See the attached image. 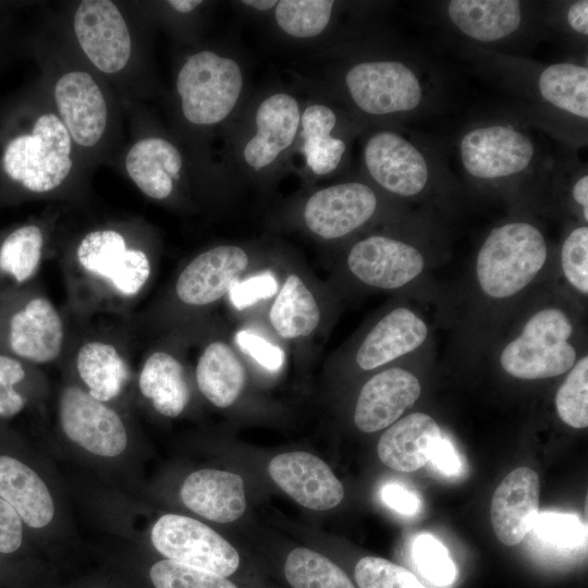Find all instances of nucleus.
Here are the masks:
<instances>
[{
  "label": "nucleus",
  "mask_w": 588,
  "mask_h": 588,
  "mask_svg": "<svg viewBox=\"0 0 588 588\" xmlns=\"http://www.w3.org/2000/svg\"><path fill=\"white\" fill-rule=\"evenodd\" d=\"M127 249L120 232L97 230L83 237L76 256L84 270L110 282L124 261Z\"/></svg>",
  "instance_id": "72a5a7b5"
},
{
  "label": "nucleus",
  "mask_w": 588,
  "mask_h": 588,
  "mask_svg": "<svg viewBox=\"0 0 588 588\" xmlns=\"http://www.w3.org/2000/svg\"><path fill=\"white\" fill-rule=\"evenodd\" d=\"M336 114L328 106L313 103L301 115L302 151L309 170L317 175L333 172L346 149L341 138L332 136Z\"/></svg>",
  "instance_id": "c85d7f7f"
},
{
  "label": "nucleus",
  "mask_w": 588,
  "mask_h": 588,
  "mask_svg": "<svg viewBox=\"0 0 588 588\" xmlns=\"http://www.w3.org/2000/svg\"><path fill=\"white\" fill-rule=\"evenodd\" d=\"M548 259L542 232L525 221L509 222L490 231L476 258V279L493 299L510 298L541 271Z\"/></svg>",
  "instance_id": "f257e3e1"
},
{
  "label": "nucleus",
  "mask_w": 588,
  "mask_h": 588,
  "mask_svg": "<svg viewBox=\"0 0 588 588\" xmlns=\"http://www.w3.org/2000/svg\"><path fill=\"white\" fill-rule=\"evenodd\" d=\"M59 414L65 436L88 452L112 457L126 448V430L119 415L88 392L77 387L65 388Z\"/></svg>",
  "instance_id": "6e6552de"
},
{
  "label": "nucleus",
  "mask_w": 588,
  "mask_h": 588,
  "mask_svg": "<svg viewBox=\"0 0 588 588\" xmlns=\"http://www.w3.org/2000/svg\"><path fill=\"white\" fill-rule=\"evenodd\" d=\"M72 142L58 115L42 113L29 131L7 140L1 152L2 170L25 191L50 192L64 182L72 169Z\"/></svg>",
  "instance_id": "f03ea898"
},
{
  "label": "nucleus",
  "mask_w": 588,
  "mask_h": 588,
  "mask_svg": "<svg viewBox=\"0 0 588 588\" xmlns=\"http://www.w3.org/2000/svg\"><path fill=\"white\" fill-rule=\"evenodd\" d=\"M566 19L573 30L580 35H588V1L580 0L569 5Z\"/></svg>",
  "instance_id": "8fccbe9b"
},
{
  "label": "nucleus",
  "mask_w": 588,
  "mask_h": 588,
  "mask_svg": "<svg viewBox=\"0 0 588 588\" xmlns=\"http://www.w3.org/2000/svg\"><path fill=\"white\" fill-rule=\"evenodd\" d=\"M412 554L419 572L431 584L445 587L454 581L455 565L446 549L433 536H418L413 542Z\"/></svg>",
  "instance_id": "58836bf2"
},
{
  "label": "nucleus",
  "mask_w": 588,
  "mask_h": 588,
  "mask_svg": "<svg viewBox=\"0 0 588 588\" xmlns=\"http://www.w3.org/2000/svg\"><path fill=\"white\" fill-rule=\"evenodd\" d=\"M540 481L528 467L510 471L494 490L490 517L497 538L505 546L519 543L532 530L539 514Z\"/></svg>",
  "instance_id": "a211bd4d"
},
{
  "label": "nucleus",
  "mask_w": 588,
  "mask_h": 588,
  "mask_svg": "<svg viewBox=\"0 0 588 588\" xmlns=\"http://www.w3.org/2000/svg\"><path fill=\"white\" fill-rule=\"evenodd\" d=\"M333 5L329 0H281L275 5L274 17L285 34L311 38L326 29Z\"/></svg>",
  "instance_id": "f704fd0d"
},
{
  "label": "nucleus",
  "mask_w": 588,
  "mask_h": 588,
  "mask_svg": "<svg viewBox=\"0 0 588 588\" xmlns=\"http://www.w3.org/2000/svg\"><path fill=\"white\" fill-rule=\"evenodd\" d=\"M243 89V73L232 58L211 50L189 56L176 76L184 118L194 125L210 126L234 110Z\"/></svg>",
  "instance_id": "20e7f679"
},
{
  "label": "nucleus",
  "mask_w": 588,
  "mask_h": 588,
  "mask_svg": "<svg viewBox=\"0 0 588 588\" xmlns=\"http://www.w3.org/2000/svg\"><path fill=\"white\" fill-rule=\"evenodd\" d=\"M22 519L15 510L0 498V552L12 553L22 544Z\"/></svg>",
  "instance_id": "49530a36"
},
{
  "label": "nucleus",
  "mask_w": 588,
  "mask_h": 588,
  "mask_svg": "<svg viewBox=\"0 0 588 588\" xmlns=\"http://www.w3.org/2000/svg\"><path fill=\"white\" fill-rule=\"evenodd\" d=\"M345 85L354 103L371 115L412 111L422 98L417 75L399 61L354 64L345 74Z\"/></svg>",
  "instance_id": "0eeeda50"
},
{
  "label": "nucleus",
  "mask_w": 588,
  "mask_h": 588,
  "mask_svg": "<svg viewBox=\"0 0 588 588\" xmlns=\"http://www.w3.org/2000/svg\"><path fill=\"white\" fill-rule=\"evenodd\" d=\"M59 118L72 140L93 147L101 139L108 123V107L95 78L85 71L61 75L53 89Z\"/></svg>",
  "instance_id": "dca6fc26"
},
{
  "label": "nucleus",
  "mask_w": 588,
  "mask_h": 588,
  "mask_svg": "<svg viewBox=\"0 0 588 588\" xmlns=\"http://www.w3.org/2000/svg\"><path fill=\"white\" fill-rule=\"evenodd\" d=\"M196 381L199 391L211 404L226 408L241 395L246 372L231 345L217 340L201 352L196 365Z\"/></svg>",
  "instance_id": "a878e982"
},
{
  "label": "nucleus",
  "mask_w": 588,
  "mask_h": 588,
  "mask_svg": "<svg viewBox=\"0 0 588 588\" xmlns=\"http://www.w3.org/2000/svg\"><path fill=\"white\" fill-rule=\"evenodd\" d=\"M561 267L568 284L580 294H588V228L569 232L561 248Z\"/></svg>",
  "instance_id": "ea45409f"
},
{
  "label": "nucleus",
  "mask_w": 588,
  "mask_h": 588,
  "mask_svg": "<svg viewBox=\"0 0 588 588\" xmlns=\"http://www.w3.org/2000/svg\"><path fill=\"white\" fill-rule=\"evenodd\" d=\"M249 265L246 250L237 245H218L192 259L175 283L177 298L185 305H211L229 293Z\"/></svg>",
  "instance_id": "2eb2a0df"
},
{
  "label": "nucleus",
  "mask_w": 588,
  "mask_h": 588,
  "mask_svg": "<svg viewBox=\"0 0 588 588\" xmlns=\"http://www.w3.org/2000/svg\"><path fill=\"white\" fill-rule=\"evenodd\" d=\"M284 574L292 588H355L336 564L307 548H296L289 553Z\"/></svg>",
  "instance_id": "473e14b6"
},
{
  "label": "nucleus",
  "mask_w": 588,
  "mask_h": 588,
  "mask_svg": "<svg viewBox=\"0 0 588 588\" xmlns=\"http://www.w3.org/2000/svg\"><path fill=\"white\" fill-rule=\"evenodd\" d=\"M0 498L29 527H45L53 518V501L41 478L24 463L5 455L0 456Z\"/></svg>",
  "instance_id": "b1692460"
},
{
  "label": "nucleus",
  "mask_w": 588,
  "mask_h": 588,
  "mask_svg": "<svg viewBox=\"0 0 588 588\" xmlns=\"http://www.w3.org/2000/svg\"><path fill=\"white\" fill-rule=\"evenodd\" d=\"M201 3L200 0H170L168 4L177 12L189 13Z\"/></svg>",
  "instance_id": "603ef678"
},
{
  "label": "nucleus",
  "mask_w": 588,
  "mask_h": 588,
  "mask_svg": "<svg viewBox=\"0 0 588 588\" xmlns=\"http://www.w3.org/2000/svg\"><path fill=\"white\" fill-rule=\"evenodd\" d=\"M446 11L460 32L481 42L506 38L522 23V3L514 0H453Z\"/></svg>",
  "instance_id": "393cba45"
},
{
  "label": "nucleus",
  "mask_w": 588,
  "mask_h": 588,
  "mask_svg": "<svg viewBox=\"0 0 588 588\" xmlns=\"http://www.w3.org/2000/svg\"><path fill=\"white\" fill-rule=\"evenodd\" d=\"M277 278L270 272H261L246 279L236 280L229 290V298L235 309H246L260 301L274 296L279 290Z\"/></svg>",
  "instance_id": "37998d69"
},
{
  "label": "nucleus",
  "mask_w": 588,
  "mask_h": 588,
  "mask_svg": "<svg viewBox=\"0 0 588 588\" xmlns=\"http://www.w3.org/2000/svg\"><path fill=\"white\" fill-rule=\"evenodd\" d=\"M377 206V196L368 185L345 182L313 193L305 203L303 218L316 236L338 240L368 222Z\"/></svg>",
  "instance_id": "f8f14e48"
},
{
  "label": "nucleus",
  "mask_w": 588,
  "mask_h": 588,
  "mask_svg": "<svg viewBox=\"0 0 588 588\" xmlns=\"http://www.w3.org/2000/svg\"><path fill=\"white\" fill-rule=\"evenodd\" d=\"M430 462L440 473L446 476L458 474L462 466L453 445L449 440L443 438L433 448Z\"/></svg>",
  "instance_id": "09e8293b"
},
{
  "label": "nucleus",
  "mask_w": 588,
  "mask_h": 588,
  "mask_svg": "<svg viewBox=\"0 0 588 588\" xmlns=\"http://www.w3.org/2000/svg\"><path fill=\"white\" fill-rule=\"evenodd\" d=\"M63 341L62 318L48 298L0 292V352L24 363L47 364L60 355Z\"/></svg>",
  "instance_id": "39448f33"
},
{
  "label": "nucleus",
  "mask_w": 588,
  "mask_h": 588,
  "mask_svg": "<svg viewBox=\"0 0 588 588\" xmlns=\"http://www.w3.org/2000/svg\"><path fill=\"white\" fill-rule=\"evenodd\" d=\"M465 170L474 177L493 180L523 172L534 159L535 147L524 133L505 125L470 130L460 144Z\"/></svg>",
  "instance_id": "1a4fd4ad"
},
{
  "label": "nucleus",
  "mask_w": 588,
  "mask_h": 588,
  "mask_svg": "<svg viewBox=\"0 0 588 588\" xmlns=\"http://www.w3.org/2000/svg\"><path fill=\"white\" fill-rule=\"evenodd\" d=\"M235 342L244 353L270 371L279 370L284 363L283 350L255 332L240 330L235 334Z\"/></svg>",
  "instance_id": "a18cd8bd"
},
{
  "label": "nucleus",
  "mask_w": 588,
  "mask_h": 588,
  "mask_svg": "<svg viewBox=\"0 0 588 588\" xmlns=\"http://www.w3.org/2000/svg\"><path fill=\"white\" fill-rule=\"evenodd\" d=\"M181 499L197 515L217 523H231L246 510L243 478L220 469H199L184 480Z\"/></svg>",
  "instance_id": "412c9836"
},
{
  "label": "nucleus",
  "mask_w": 588,
  "mask_h": 588,
  "mask_svg": "<svg viewBox=\"0 0 588 588\" xmlns=\"http://www.w3.org/2000/svg\"><path fill=\"white\" fill-rule=\"evenodd\" d=\"M44 248V234L36 224H24L0 241V292L14 291L37 272Z\"/></svg>",
  "instance_id": "7c9ffc66"
},
{
  "label": "nucleus",
  "mask_w": 588,
  "mask_h": 588,
  "mask_svg": "<svg viewBox=\"0 0 588 588\" xmlns=\"http://www.w3.org/2000/svg\"><path fill=\"white\" fill-rule=\"evenodd\" d=\"M142 394L166 417H177L188 403L189 390L180 360L163 351L151 353L138 379Z\"/></svg>",
  "instance_id": "cd10ccee"
},
{
  "label": "nucleus",
  "mask_w": 588,
  "mask_h": 588,
  "mask_svg": "<svg viewBox=\"0 0 588 588\" xmlns=\"http://www.w3.org/2000/svg\"><path fill=\"white\" fill-rule=\"evenodd\" d=\"M546 542L561 548H575L586 540V527L573 514L542 512L532 527Z\"/></svg>",
  "instance_id": "a19ab883"
},
{
  "label": "nucleus",
  "mask_w": 588,
  "mask_h": 588,
  "mask_svg": "<svg viewBox=\"0 0 588 588\" xmlns=\"http://www.w3.org/2000/svg\"><path fill=\"white\" fill-rule=\"evenodd\" d=\"M573 198L581 207L585 221H588V176H580L573 186Z\"/></svg>",
  "instance_id": "3c124183"
},
{
  "label": "nucleus",
  "mask_w": 588,
  "mask_h": 588,
  "mask_svg": "<svg viewBox=\"0 0 588 588\" xmlns=\"http://www.w3.org/2000/svg\"><path fill=\"white\" fill-rule=\"evenodd\" d=\"M421 387L409 370L392 367L372 376L362 388L354 412L356 427L366 433L390 427L418 400Z\"/></svg>",
  "instance_id": "f3484780"
},
{
  "label": "nucleus",
  "mask_w": 588,
  "mask_h": 588,
  "mask_svg": "<svg viewBox=\"0 0 588 588\" xmlns=\"http://www.w3.org/2000/svg\"><path fill=\"white\" fill-rule=\"evenodd\" d=\"M441 438L440 427L430 415L413 413L388 427L379 439L378 456L391 469L415 471L430 461Z\"/></svg>",
  "instance_id": "4be33fe9"
},
{
  "label": "nucleus",
  "mask_w": 588,
  "mask_h": 588,
  "mask_svg": "<svg viewBox=\"0 0 588 588\" xmlns=\"http://www.w3.org/2000/svg\"><path fill=\"white\" fill-rule=\"evenodd\" d=\"M151 542L169 560L224 577L240 565V555L229 541L184 515L161 516L151 529Z\"/></svg>",
  "instance_id": "423d86ee"
},
{
  "label": "nucleus",
  "mask_w": 588,
  "mask_h": 588,
  "mask_svg": "<svg viewBox=\"0 0 588 588\" xmlns=\"http://www.w3.org/2000/svg\"><path fill=\"white\" fill-rule=\"evenodd\" d=\"M25 378L24 362L0 352V417H13L24 408L26 399L16 390V385Z\"/></svg>",
  "instance_id": "79ce46f5"
},
{
  "label": "nucleus",
  "mask_w": 588,
  "mask_h": 588,
  "mask_svg": "<svg viewBox=\"0 0 588 588\" xmlns=\"http://www.w3.org/2000/svg\"><path fill=\"white\" fill-rule=\"evenodd\" d=\"M76 39L88 60L102 73L123 70L131 57L132 39L118 7L109 0H85L74 13Z\"/></svg>",
  "instance_id": "9d476101"
},
{
  "label": "nucleus",
  "mask_w": 588,
  "mask_h": 588,
  "mask_svg": "<svg viewBox=\"0 0 588 588\" xmlns=\"http://www.w3.org/2000/svg\"><path fill=\"white\" fill-rule=\"evenodd\" d=\"M183 160L179 149L161 137H146L136 142L125 157V169L135 185L146 196L162 200L173 191L180 179Z\"/></svg>",
  "instance_id": "5701e85b"
},
{
  "label": "nucleus",
  "mask_w": 588,
  "mask_h": 588,
  "mask_svg": "<svg viewBox=\"0 0 588 588\" xmlns=\"http://www.w3.org/2000/svg\"><path fill=\"white\" fill-rule=\"evenodd\" d=\"M242 3L258 11H268L274 8L278 1L275 0H243Z\"/></svg>",
  "instance_id": "864d4df0"
},
{
  "label": "nucleus",
  "mask_w": 588,
  "mask_h": 588,
  "mask_svg": "<svg viewBox=\"0 0 588 588\" xmlns=\"http://www.w3.org/2000/svg\"><path fill=\"white\" fill-rule=\"evenodd\" d=\"M381 499L392 510L404 515H414L419 511L417 495L399 483H387L381 489Z\"/></svg>",
  "instance_id": "de8ad7c7"
},
{
  "label": "nucleus",
  "mask_w": 588,
  "mask_h": 588,
  "mask_svg": "<svg viewBox=\"0 0 588 588\" xmlns=\"http://www.w3.org/2000/svg\"><path fill=\"white\" fill-rule=\"evenodd\" d=\"M574 327L568 315L558 307L536 311L520 334L501 352L503 370L517 379L540 380L567 372L576 363L571 342Z\"/></svg>",
  "instance_id": "7ed1b4c3"
},
{
  "label": "nucleus",
  "mask_w": 588,
  "mask_h": 588,
  "mask_svg": "<svg viewBox=\"0 0 588 588\" xmlns=\"http://www.w3.org/2000/svg\"><path fill=\"white\" fill-rule=\"evenodd\" d=\"M541 97L572 115L588 118V69L574 63H554L540 73Z\"/></svg>",
  "instance_id": "2f4dec72"
},
{
  "label": "nucleus",
  "mask_w": 588,
  "mask_h": 588,
  "mask_svg": "<svg viewBox=\"0 0 588 588\" xmlns=\"http://www.w3.org/2000/svg\"><path fill=\"white\" fill-rule=\"evenodd\" d=\"M268 471L277 486L304 507L327 511L344 498L343 485L332 469L311 453H281L270 461Z\"/></svg>",
  "instance_id": "4468645a"
},
{
  "label": "nucleus",
  "mask_w": 588,
  "mask_h": 588,
  "mask_svg": "<svg viewBox=\"0 0 588 588\" xmlns=\"http://www.w3.org/2000/svg\"><path fill=\"white\" fill-rule=\"evenodd\" d=\"M297 99L286 93H274L258 106L256 133L243 150L245 162L254 170L272 164L294 142L301 125Z\"/></svg>",
  "instance_id": "6ab92c4d"
},
{
  "label": "nucleus",
  "mask_w": 588,
  "mask_h": 588,
  "mask_svg": "<svg viewBox=\"0 0 588 588\" xmlns=\"http://www.w3.org/2000/svg\"><path fill=\"white\" fill-rule=\"evenodd\" d=\"M150 272L151 265L146 253L128 248L124 262L110 283L123 295H135L146 284Z\"/></svg>",
  "instance_id": "c03bdc74"
},
{
  "label": "nucleus",
  "mask_w": 588,
  "mask_h": 588,
  "mask_svg": "<svg viewBox=\"0 0 588 588\" xmlns=\"http://www.w3.org/2000/svg\"><path fill=\"white\" fill-rule=\"evenodd\" d=\"M555 395L559 417L569 427L588 426V356H583L567 371Z\"/></svg>",
  "instance_id": "c9c22d12"
},
{
  "label": "nucleus",
  "mask_w": 588,
  "mask_h": 588,
  "mask_svg": "<svg viewBox=\"0 0 588 588\" xmlns=\"http://www.w3.org/2000/svg\"><path fill=\"white\" fill-rule=\"evenodd\" d=\"M428 336L424 319L407 307L385 314L359 344L355 362L365 370H373L418 348Z\"/></svg>",
  "instance_id": "aec40b11"
},
{
  "label": "nucleus",
  "mask_w": 588,
  "mask_h": 588,
  "mask_svg": "<svg viewBox=\"0 0 588 588\" xmlns=\"http://www.w3.org/2000/svg\"><path fill=\"white\" fill-rule=\"evenodd\" d=\"M354 574L359 588H427L405 567L378 556L362 558Z\"/></svg>",
  "instance_id": "4c0bfd02"
},
{
  "label": "nucleus",
  "mask_w": 588,
  "mask_h": 588,
  "mask_svg": "<svg viewBox=\"0 0 588 588\" xmlns=\"http://www.w3.org/2000/svg\"><path fill=\"white\" fill-rule=\"evenodd\" d=\"M364 161L372 180L397 196L418 195L429 179L428 164L420 150L392 131L377 132L367 139Z\"/></svg>",
  "instance_id": "ddd939ff"
},
{
  "label": "nucleus",
  "mask_w": 588,
  "mask_h": 588,
  "mask_svg": "<svg viewBox=\"0 0 588 588\" xmlns=\"http://www.w3.org/2000/svg\"><path fill=\"white\" fill-rule=\"evenodd\" d=\"M346 265L362 283L380 290H395L420 275L426 261L412 244L385 235H370L351 247Z\"/></svg>",
  "instance_id": "9b49d317"
},
{
  "label": "nucleus",
  "mask_w": 588,
  "mask_h": 588,
  "mask_svg": "<svg viewBox=\"0 0 588 588\" xmlns=\"http://www.w3.org/2000/svg\"><path fill=\"white\" fill-rule=\"evenodd\" d=\"M76 369L88 393L100 402L117 397L128 379V368L110 343L89 341L76 355Z\"/></svg>",
  "instance_id": "c756f323"
},
{
  "label": "nucleus",
  "mask_w": 588,
  "mask_h": 588,
  "mask_svg": "<svg viewBox=\"0 0 588 588\" xmlns=\"http://www.w3.org/2000/svg\"><path fill=\"white\" fill-rule=\"evenodd\" d=\"M320 319V307L313 291L298 274H289L269 310L273 331L284 340L306 338L318 328Z\"/></svg>",
  "instance_id": "bb28decb"
},
{
  "label": "nucleus",
  "mask_w": 588,
  "mask_h": 588,
  "mask_svg": "<svg viewBox=\"0 0 588 588\" xmlns=\"http://www.w3.org/2000/svg\"><path fill=\"white\" fill-rule=\"evenodd\" d=\"M149 575L155 588H237L224 576L169 559L155 563Z\"/></svg>",
  "instance_id": "e433bc0d"
}]
</instances>
